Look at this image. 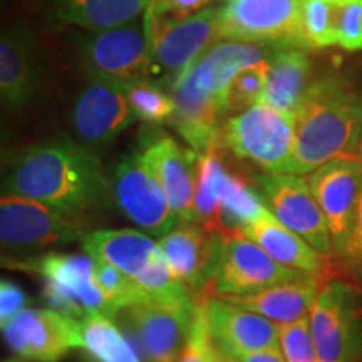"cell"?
I'll return each instance as SVG.
<instances>
[{
	"label": "cell",
	"instance_id": "cell-1",
	"mask_svg": "<svg viewBox=\"0 0 362 362\" xmlns=\"http://www.w3.org/2000/svg\"><path fill=\"white\" fill-rule=\"evenodd\" d=\"M4 192L34 198L61 214L79 218L110 200L111 181L99 158L71 139H54L17 158Z\"/></svg>",
	"mask_w": 362,
	"mask_h": 362
},
{
	"label": "cell",
	"instance_id": "cell-2",
	"mask_svg": "<svg viewBox=\"0 0 362 362\" xmlns=\"http://www.w3.org/2000/svg\"><path fill=\"white\" fill-rule=\"evenodd\" d=\"M361 134V98L339 78L314 81L296 111V149L287 175H309L337 158H352Z\"/></svg>",
	"mask_w": 362,
	"mask_h": 362
},
{
	"label": "cell",
	"instance_id": "cell-3",
	"mask_svg": "<svg viewBox=\"0 0 362 362\" xmlns=\"http://www.w3.org/2000/svg\"><path fill=\"white\" fill-rule=\"evenodd\" d=\"M93 259H101L139 284L148 296L161 304L194 309L197 298L181 284L163 253L160 243L136 230H96L81 240Z\"/></svg>",
	"mask_w": 362,
	"mask_h": 362
},
{
	"label": "cell",
	"instance_id": "cell-4",
	"mask_svg": "<svg viewBox=\"0 0 362 362\" xmlns=\"http://www.w3.org/2000/svg\"><path fill=\"white\" fill-rule=\"evenodd\" d=\"M314 274L288 269L242 233H215L210 282L202 296H247L277 285L297 282Z\"/></svg>",
	"mask_w": 362,
	"mask_h": 362
},
{
	"label": "cell",
	"instance_id": "cell-5",
	"mask_svg": "<svg viewBox=\"0 0 362 362\" xmlns=\"http://www.w3.org/2000/svg\"><path fill=\"white\" fill-rule=\"evenodd\" d=\"M151 52V72L168 84L206 54L221 39L218 8H203L187 17H158L144 12Z\"/></svg>",
	"mask_w": 362,
	"mask_h": 362
},
{
	"label": "cell",
	"instance_id": "cell-6",
	"mask_svg": "<svg viewBox=\"0 0 362 362\" xmlns=\"http://www.w3.org/2000/svg\"><path fill=\"white\" fill-rule=\"evenodd\" d=\"M223 141L267 173H287L296 149V112L255 104L226 121Z\"/></svg>",
	"mask_w": 362,
	"mask_h": 362
},
{
	"label": "cell",
	"instance_id": "cell-7",
	"mask_svg": "<svg viewBox=\"0 0 362 362\" xmlns=\"http://www.w3.org/2000/svg\"><path fill=\"white\" fill-rule=\"evenodd\" d=\"M310 332L319 362H356L362 356V292L329 280L310 310Z\"/></svg>",
	"mask_w": 362,
	"mask_h": 362
},
{
	"label": "cell",
	"instance_id": "cell-8",
	"mask_svg": "<svg viewBox=\"0 0 362 362\" xmlns=\"http://www.w3.org/2000/svg\"><path fill=\"white\" fill-rule=\"evenodd\" d=\"M302 11L304 0H226L220 8L221 37L279 47L309 45Z\"/></svg>",
	"mask_w": 362,
	"mask_h": 362
},
{
	"label": "cell",
	"instance_id": "cell-9",
	"mask_svg": "<svg viewBox=\"0 0 362 362\" xmlns=\"http://www.w3.org/2000/svg\"><path fill=\"white\" fill-rule=\"evenodd\" d=\"M110 181L116 206L148 233L163 237L183 223L175 214L160 181L149 171L141 153L121 158Z\"/></svg>",
	"mask_w": 362,
	"mask_h": 362
},
{
	"label": "cell",
	"instance_id": "cell-10",
	"mask_svg": "<svg viewBox=\"0 0 362 362\" xmlns=\"http://www.w3.org/2000/svg\"><path fill=\"white\" fill-rule=\"evenodd\" d=\"M84 66L90 76L119 81L123 84L151 81V52L146 24H129L96 30L81 45Z\"/></svg>",
	"mask_w": 362,
	"mask_h": 362
},
{
	"label": "cell",
	"instance_id": "cell-11",
	"mask_svg": "<svg viewBox=\"0 0 362 362\" xmlns=\"http://www.w3.org/2000/svg\"><path fill=\"white\" fill-rule=\"evenodd\" d=\"M79 218L64 215L34 198L4 193L0 198V240L8 248H42L81 242Z\"/></svg>",
	"mask_w": 362,
	"mask_h": 362
},
{
	"label": "cell",
	"instance_id": "cell-12",
	"mask_svg": "<svg viewBox=\"0 0 362 362\" xmlns=\"http://www.w3.org/2000/svg\"><path fill=\"white\" fill-rule=\"evenodd\" d=\"M2 334L13 354L30 362H59L72 349H83V322L52 309H24Z\"/></svg>",
	"mask_w": 362,
	"mask_h": 362
},
{
	"label": "cell",
	"instance_id": "cell-13",
	"mask_svg": "<svg viewBox=\"0 0 362 362\" xmlns=\"http://www.w3.org/2000/svg\"><path fill=\"white\" fill-rule=\"evenodd\" d=\"M307 183L327 220L334 255L342 257L362 197V160L337 158L312 171Z\"/></svg>",
	"mask_w": 362,
	"mask_h": 362
},
{
	"label": "cell",
	"instance_id": "cell-14",
	"mask_svg": "<svg viewBox=\"0 0 362 362\" xmlns=\"http://www.w3.org/2000/svg\"><path fill=\"white\" fill-rule=\"evenodd\" d=\"M267 205L282 223L305 240L322 255H332L334 245L322 208L317 203L307 180L297 175L257 176Z\"/></svg>",
	"mask_w": 362,
	"mask_h": 362
},
{
	"label": "cell",
	"instance_id": "cell-15",
	"mask_svg": "<svg viewBox=\"0 0 362 362\" xmlns=\"http://www.w3.org/2000/svg\"><path fill=\"white\" fill-rule=\"evenodd\" d=\"M141 156L149 171L160 181L178 218L183 223H197L194 197L200 155L180 146L163 131L151 129L143 136Z\"/></svg>",
	"mask_w": 362,
	"mask_h": 362
},
{
	"label": "cell",
	"instance_id": "cell-16",
	"mask_svg": "<svg viewBox=\"0 0 362 362\" xmlns=\"http://www.w3.org/2000/svg\"><path fill=\"white\" fill-rule=\"evenodd\" d=\"M128 84L90 76L72 107V128L84 143H111L136 119L128 101Z\"/></svg>",
	"mask_w": 362,
	"mask_h": 362
},
{
	"label": "cell",
	"instance_id": "cell-17",
	"mask_svg": "<svg viewBox=\"0 0 362 362\" xmlns=\"http://www.w3.org/2000/svg\"><path fill=\"white\" fill-rule=\"evenodd\" d=\"M129 337L146 362H180L192 330L194 309H180L151 300L124 309Z\"/></svg>",
	"mask_w": 362,
	"mask_h": 362
},
{
	"label": "cell",
	"instance_id": "cell-18",
	"mask_svg": "<svg viewBox=\"0 0 362 362\" xmlns=\"http://www.w3.org/2000/svg\"><path fill=\"white\" fill-rule=\"evenodd\" d=\"M203 297V296H202ZM208 329L226 352L280 349L279 324L218 297H203Z\"/></svg>",
	"mask_w": 362,
	"mask_h": 362
},
{
	"label": "cell",
	"instance_id": "cell-19",
	"mask_svg": "<svg viewBox=\"0 0 362 362\" xmlns=\"http://www.w3.org/2000/svg\"><path fill=\"white\" fill-rule=\"evenodd\" d=\"M39 86L35 39L25 25H12L0 40V96L7 107L22 110Z\"/></svg>",
	"mask_w": 362,
	"mask_h": 362
},
{
	"label": "cell",
	"instance_id": "cell-20",
	"mask_svg": "<svg viewBox=\"0 0 362 362\" xmlns=\"http://www.w3.org/2000/svg\"><path fill=\"white\" fill-rule=\"evenodd\" d=\"M160 247L175 277L202 296L210 282L215 257V233L198 223H180L160 237Z\"/></svg>",
	"mask_w": 362,
	"mask_h": 362
},
{
	"label": "cell",
	"instance_id": "cell-21",
	"mask_svg": "<svg viewBox=\"0 0 362 362\" xmlns=\"http://www.w3.org/2000/svg\"><path fill=\"white\" fill-rule=\"evenodd\" d=\"M4 265L33 272L45 280H52L78 298L86 312H103L107 315V305L94 280V259L90 255L51 252L37 259L16 262L4 259Z\"/></svg>",
	"mask_w": 362,
	"mask_h": 362
},
{
	"label": "cell",
	"instance_id": "cell-22",
	"mask_svg": "<svg viewBox=\"0 0 362 362\" xmlns=\"http://www.w3.org/2000/svg\"><path fill=\"white\" fill-rule=\"evenodd\" d=\"M320 292L319 275L297 280V282L277 285L265 291L247 293V296L218 297L226 302L255 312L272 322L282 325L292 324L310 315L317 296Z\"/></svg>",
	"mask_w": 362,
	"mask_h": 362
},
{
	"label": "cell",
	"instance_id": "cell-23",
	"mask_svg": "<svg viewBox=\"0 0 362 362\" xmlns=\"http://www.w3.org/2000/svg\"><path fill=\"white\" fill-rule=\"evenodd\" d=\"M238 233L259 243L272 259L288 269L314 275H319L325 269V255L287 228L272 211H267L260 220L243 226Z\"/></svg>",
	"mask_w": 362,
	"mask_h": 362
},
{
	"label": "cell",
	"instance_id": "cell-24",
	"mask_svg": "<svg viewBox=\"0 0 362 362\" xmlns=\"http://www.w3.org/2000/svg\"><path fill=\"white\" fill-rule=\"evenodd\" d=\"M310 74L312 62L307 52L300 49L280 47L270 52L269 74L259 103L296 112L312 86Z\"/></svg>",
	"mask_w": 362,
	"mask_h": 362
},
{
	"label": "cell",
	"instance_id": "cell-25",
	"mask_svg": "<svg viewBox=\"0 0 362 362\" xmlns=\"http://www.w3.org/2000/svg\"><path fill=\"white\" fill-rule=\"evenodd\" d=\"M56 16L69 24L106 30L129 24L146 12L153 0H52Z\"/></svg>",
	"mask_w": 362,
	"mask_h": 362
},
{
	"label": "cell",
	"instance_id": "cell-26",
	"mask_svg": "<svg viewBox=\"0 0 362 362\" xmlns=\"http://www.w3.org/2000/svg\"><path fill=\"white\" fill-rule=\"evenodd\" d=\"M83 349L96 362H141L123 332L103 312H88L83 320Z\"/></svg>",
	"mask_w": 362,
	"mask_h": 362
},
{
	"label": "cell",
	"instance_id": "cell-27",
	"mask_svg": "<svg viewBox=\"0 0 362 362\" xmlns=\"http://www.w3.org/2000/svg\"><path fill=\"white\" fill-rule=\"evenodd\" d=\"M94 280L107 305V315L115 317L131 305L151 300L139 284L101 259H94Z\"/></svg>",
	"mask_w": 362,
	"mask_h": 362
},
{
	"label": "cell",
	"instance_id": "cell-28",
	"mask_svg": "<svg viewBox=\"0 0 362 362\" xmlns=\"http://www.w3.org/2000/svg\"><path fill=\"white\" fill-rule=\"evenodd\" d=\"M128 101L136 119L144 123H165L175 115V99L170 93H165L156 83L141 81L128 84Z\"/></svg>",
	"mask_w": 362,
	"mask_h": 362
},
{
	"label": "cell",
	"instance_id": "cell-29",
	"mask_svg": "<svg viewBox=\"0 0 362 362\" xmlns=\"http://www.w3.org/2000/svg\"><path fill=\"white\" fill-rule=\"evenodd\" d=\"M337 8L339 0H304L302 22L309 45L314 47L337 45Z\"/></svg>",
	"mask_w": 362,
	"mask_h": 362
},
{
	"label": "cell",
	"instance_id": "cell-30",
	"mask_svg": "<svg viewBox=\"0 0 362 362\" xmlns=\"http://www.w3.org/2000/svg\"><path fill=\"white\" fill-rule=\"evenodd\" d=\"M267 74H269V57L260 64L245 67L235 76L228 93L230 111H245L255 106L264 94Z\"/></svg>",
	"mask_w": 362,
	"mask_h": 362
},
{
	"label": "cell",
	"instance_id": "cell-31",
	"mask_svg": "<svg viewBox=\"0 0 362 362\" xmlns=\"http://www.w3.org/2000/svg\"><path fill=\"white\" fill-rule=\"evenodd\" d=\"M280 351L287 362H319L314 339L310 332V319L279 325Z\"/></svg>",
	"mask_w": 362,
	"mask_h": 362
},
{
	"label": "cell",
	"instance_id": "cell-32",
	"mask_svg": "<svg viewBox=\"0 0 362 362\" xmlns=\"http://www.w3.org/2000/svg\"><path fill=\"white\" fill-rule=\"evenodd\" d=\"M215 341L211 337L210 329H208L205 300L200 297L197 300L193 325L180 362H215Z\"/></svg>",
	"mask_w": 362,
	"mask_h": 362
},
{
	"label": "cell",
	"instance_id": "cell-33",
	"mask_svg": "<svg viewBox=\"0 0 362 362\" xmlns=\"http://www.w3.org/2000/svg\"><path fill=\"white\" fill-rule=\"evenodd\" d=\"M336 35L344 51H362V0H339Z\"/></svg>",
	"mask_w": 362,
	"mask_h": 362
},
{
	"label": "cell",
	"instance_id": "cell-34",
	"mask_svg": "<svg viewBox=\"0 0 362 362\" xmlns=\"http://www.w3.org/2000/svg\"><path fill=\"white\" fill-rule=\"evenodd\" d=\"M42 297L44 300L47 302L49 309L59 312V314H64L69 317H86L84 305L76 298L74 296H71L69 292L64 291L62 287H59L56 282L52 280H45L44 279V288H42Z\"/></svg>",
	"mask_w": 362,
	"mask_h": 362
},
{
	"label": "cell",
	"instance_id": "cell-35",
	"mask_svg": "<svg viewBox=\"0 0 362 362\" xmlns=\"http://www.w3.org/2000/svg\"><path fill=\"white\" fill-rule=\"evenodd\" d=\"M27 293L11 280H2L0 284V324H6L12 317L25 309Z\"/></svg>",
	"mask_w": 362,
	"mask_h": 362
},
{
	"label": "cell",
	"instance_id": "cell-36",
	"mask_svg": "<svg viewBox=\"0 0 362 362\" xmlns=\"http://www.w3.org/2000/svg\"><path fill=\"white\" fill-rule=\"evenodd\" d=\"M341 259L344 265L347 267V270L356 279L362 280V197L359 202V208H357L354 230H352L349 243H347L346 252H344Z\"/></svg>",
	"mask_w": 362,
	"mask_h": 362
},
{
	"label": "cell",
	"instance_id": "cell-37",
	"mask_svg": "<svg viewBox=\"0 0 362 362\" xmlns=\"http://www.w3.org/2000/svg\"><path fill=\"white\" fill-rule=\"evenodd\" d=\"M211 0H153L148 11L158 17H187L203 11Z\"/></svg>",
	"mask_w": 362,
	"mask_h": 362
},
{
	"label": "cell",
	"instance_id": "cell-38",
	"mask_svg": "<svg viewBox=\"0 0 362 362\" xmlns=\"http://www.w3.org/2000/svg\"><path fill=\"white\" fill-rule=\"evenodd\" d=\"M238 362H287L280 349H265L255 352H228Z\"/></svg>",
	"mask_w": 362,
	"mask_h": 362
},
{
	"label": "cell",
	"instance_id": "cell-39",
	"mask_svg": "<svg viewBox=\"0 0 362 362\" xmlns=\"http://www.w3.org/2000/svg\"><path fill=\"white\" fill-rule=\"evenodd\" d=\"M216 346V344H215ZM215 362H238L232 354H228L225 349H221L220 346H216L215 351Z\"/></svg>",
	"mask_w": 362,
	"mask_h": 362
},
{
	"label": "cell",
	"instance_id": "cell-40",
	"mask_svg": "<svg viewBox=\"0 0 362 362\" xmlns=\"http://www.w3.org/2000/svg\"><path fill=\"white\" fill-rule=\"evenodd\" d=\"M4 362H25V361H24V359H21V357H12V359L4 361Z\"/></svg>",
	"mask_w": 362,
	"mask_h": 362
},
{
	"label": "cell",
	"instance_id": "cell-41",
	"mask_svg": "<svg viewBox=\"0 0 362 362\" xmlns=\"http://www.w3.org/2000/svg\"><path fill=\"white\" fill-rule=\"evenodd\" d=\"M357 153H359V156L362 160V134H361V141H359V148H357Z\"/></svg>",
	"mask_w": 362,
	"mask_h": 362
},
{
	"label": "cell",
	"instance_id": "cell-42",
	"mask_svg": "<svg viewBox=\"0 0 362 362\" xmlns=\"http://www.w3.org/2000/svg\"><path fill=\"white\" fill-rule=\"evenodd\" d=\"M359 362H362V359H361V361H359Z\"/></svg>",
	"mask_w": 362,
	"mask_h": 362
}]
</instances>
